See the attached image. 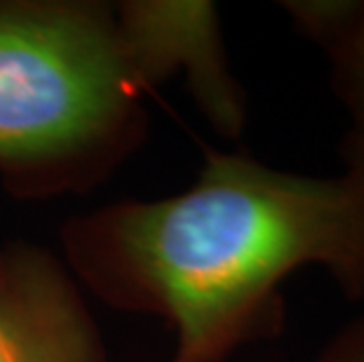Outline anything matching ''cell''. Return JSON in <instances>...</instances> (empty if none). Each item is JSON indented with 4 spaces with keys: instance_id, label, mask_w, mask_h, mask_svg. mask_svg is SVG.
I'll return each instance as SVG.
<instances>
[{
    "instance_id": "277c9868",
    "label": "cell",
    "mask_w": 364,
    "mask_h": 362,
    "mask_svg": "<svg viewBox=\"0 0 364 362\" xmlns=\"http://www.w3.org/2000/svg\"><path fill=\"white\" fill-rule=\"evenodd\" d=\"M106 346L64 259L0 245V362H104Z\"/></svg>"
},
{
    "instance_id": "7a4b0ae2",
    "label": "cell",
    "mask_w": 364,
    "mask_h": 362,
    "mask_svg": "<svg viewBox=\"0 0 364 362\" xmlns=\"http://www.w3.org/2000/svg\"><path fill=\"white\" fill-rule=\"evenodd\" d=\"M115 14L97 0H0V183L45 200L102 183L149 115Z\"/></svg>"
},
{
    "instance_id": "3957f363",
    "label": "cell",
    "mask_w": 364,
    "mask_h": 362,
    "mask_svg": "<svg viewBox=\"0 0 364 362\" xmlns=\"http://www.w3.org/2000/svg\"><path fill=\"white\" fill-rule=\"evenodd\" d=\"M127 52L146 90L183 75L200 111L223 137H240L247 104L230 73L219 12L203 0L115 3Z\"/></svg>"
},
{
    "instance_id": "8992f818",
    "label": "cell",
    "mask_w": 364,
    "mask_h": 362,
    "mask_svg": "<svg viewBox=\"0 0 364 362\" xmlns=\"http://www.w3.org/2000/svg\"><path fill=\"white\" fill-rule=\"evenodd\" d=\"M313 362H364V318L341 329Z\"/></svg>"
},
{
    "instance_id": "5b68a950",
    "label": "cell",
    "mask_w": 364,
    "mask_h": 362,
    "mask_svg": "<svg viewBox=\"0 0 364 362\" xmlns=\"http://www.w3.org/2000/svg\"><path fill=\"white\" fill-rule=\"evenodd\" d=\"M282 7L329 61L331 87L350 118L341 156L364 158V0H287Z\"/></svg>"
},
{
    "instance_id": "6da1fadb",
    "label": "cell",
    "mask_w": 364,
    "mask_h": 362,
    "mask_svg": "<svg viewBox=\"0 0 364 362\" xmlns=\"http://www.w3.org/2000/svg\"><path fill=\"white\" fill-rule=\"evenodd\" d=\"M343 163L308 176L207 149L181 193L68 219L61 259L106 306L169 322V362H223L280 327V284L299 268L324 266L364 302V158Z\"/></svg>"
}]
</instances>
